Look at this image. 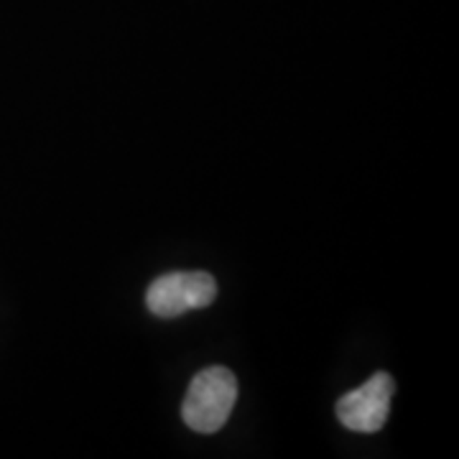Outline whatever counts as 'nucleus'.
Here are the masks:
<instances>
[{"label":"nucleus","instance_id":"nucleus-2","mask_svg":"<svg viewBox=\"0 0 459 459\" xmlns=\"http://www.w3.org/2000/svg\"><path fill=\"white\" fill-rule=\"evenodd\" d=\"M217 296V281L210 273L192 271V273H166L148 286V312L174 319L189 309H204Z\"/></svg>","mask_w":459,"mask_h":459},{"label":"nucleus","instance_id":"nucleus-1","mask_svg":"<svg viewBox=\"0 0 459 459\" xmlns=\"http://www.w3.org/2000/svg\"><path fill=\"white\" fill-rule=\"evenodd\" d=\"M238 401V380L228 368H204L189 383L186 398L181 403V419L199 434H214L228 424Z\"/></svg>","mask_w":459,"mask_h":459},{"label":"nucleus","instance_id":"nucleus-3","mask_svg":"<svg viewBox=\"0 0 459 459\" xmlns=\"http://www.w3.org/2000/svg\"><path fill=\"white\" fill-rule=\"evenodd\" d=\"M395 383L388 373H376L365 380L360 388L342 395L337 401V419L350 431L360 434H376L385 427L391 413V398H394Z\"/></svg>","mask_w":459,"mask_h":459}]
</instances>
